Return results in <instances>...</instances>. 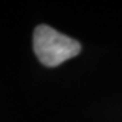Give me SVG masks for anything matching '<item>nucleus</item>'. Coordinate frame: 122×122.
<instances>
[{
  "mask_svg": "<svg viewBox=\"0 0 122 122\" xmlns=\"http://www.w3.org/2000/svg\"><path fill=\"white\" fill-rule=\"evenodd\" d=\"M33 50L42 65L54 68L80 54L81 45L48 25H39L33 34Z\"/></svg>",
  "mask_w": 122,
  "mask_h": 122,
  "instance_id": "1",
  "label": "nucleus"
}]
</instances>
